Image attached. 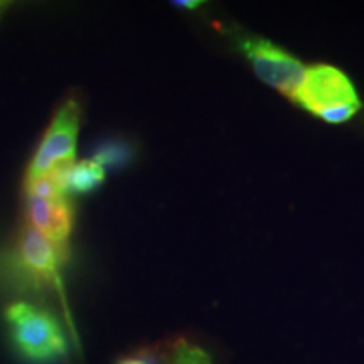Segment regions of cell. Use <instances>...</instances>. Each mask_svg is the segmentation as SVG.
Returning <instances> with one entry per match:
<instances>
[{
    "label": "cell",
    "mask_w": 364,
    "mask_h": 364,
    "mask_svg": "<svg viewBox=\"0 0 364 364\" xmlns=\"http://www.w3.org/2000/svg\"><path fill=\"white\" fill-rule=\"evenodd\" d=\"M238 46L263 83L279 90L285 97H292L306 73L300 59L272 41L255 36L241 38Z\"/></svg>",
    "instance_id": "277c9868"
},
{
    "label": "cell",
    "mask_w": 364,
    "mask_h": 364,
    "mask_svg": "<svg viewBox=\"0 0 364 364\" xmlns=\"http://www.w3.org/2000/svg\"><path fill=\"white\" fill-rule=\"evenodd\" d=\"M14 257H16L17 268L22 273H26L27 279H31L38 285L56 290L65 302L61 267L68 260V252L54 247L51 241H48L43 235H39L38 231L26 225L17 236Z\"/></svg>",
    "instance_id": "5b68a950"
},
{
    "label": "cell",
    "mask_w": 364,
    "mask_h": 364,
    "mask_svg": "<svg viewBox=\"0 0 364 364\" xmlns=\"http://www.w3.org/2000/svg\"><path fill=\"white\" fill-rule=\"evenodd\" d=\"M14 348L36 364H53L68 356V339L51 312L29 302H14L6 309Z\"/></svg>",
    "instance_id": "7a4b0ae2"
},
{
    "label": "cell",
    "mask_w": 364,
    "mask_h": 364,
    "mask_svg": "<svg viewBox=\"0 0 364 364\" xmlns=\"http://www.w3.org/2000/svg\"><path fill=\"white\" fill-rule=\"evenodd\" d=\"M6 7H7V4L0 2V14H2V12H4V9H6Z\"/></svg>",
    "instance_id": "8fae6325"
},
{
    "label": "cell",
    "mask_w": 364,
    "mask_h": 364,
    "mask_svg": "<svg viewBox=\"0 0 364 364\" xmlns=\"http://www.w3.org/2000/svg\"><path fill=\"white\" fill-rule=\"evenodd\" d=\"M135 157V147L130 140L125 139H107L97 145L93 150V161L108 169H122L129 166Z\"/></svg>",
    "instance_id": "ba28073f"
},
{
    "label": "cell",
    "mask_w": 364,
    "mask_h": 364,
    "mask_svg": "<svg viewBox=\"0 0 364 364\" xmlns=\"http://www.w3.org/2000/svg\"><path fill=\"white\" fill-rule=\"evenodd\" d=\"M290 100L332 125L351 120L361 108L353 81L344 71L331 65H316L306 70Z\"/></svg>",
    "instance_id": "6da1fadb"
},
{
    "label": "cell",
    "mask_w": 364,
    "mask_h": 364,
    "mask_svg": "<svg viewBox=\"0 0 364 364\" xmlns=\"http://www.w3.org/2000/svg\"><path fill=\"white\" fill-rule=\"evenodd\" d=\"M107 179L105 167L95 162L93 159L75 162L68 176V194L85 196L97 191Z\"/></svg>",
    "instance_id": "52a82bcc"
},
{
    "label": "cell",
    "mask_w": 364,
    "mask_h": 364,
    "mask_svg": "<svg viewBox=\"0 0 364 364\" xmlns=\"http://www.w3.org/2000/svg\"><path fill=\"white\" fill-rule=\"evenodd\" d=\"M174 6L179 9H188V11H193V9H198L199 6H203V2H188V0H186V2H182V0H179V2H176Z\"/></svg>",
    "instance_id": "30bf717a"
},
{
    "label": "cell",
    "mask_w": 364,
    "mask_h": 364,
    "mask_svg": "<svg viewBox=\"0 0 364 364\" xmlns=\"http://www.w3.org/2000/svg\"><path fill=\"white\" fill-rule=\"evenodd\" d=\"M81 125V103L76 98H66L58 107L51 124L44 132L39 147L27 166L26 181L38 179L61 164L75 162Z\"/></svg>",
    "instance_id": "3957f363"
},
{
    "label": "cell",
    "mask_w": 364,
    "mask_h": 364,
    "mask_svg": "<svg viewBox=\"0 0 364 364\" xmlns=\"http://www.w3.org/2000/svg\"><path fill=\"white\" fill-rule=\"evenodd\" d=\"M115 364H164V356L157 348H142L120 356Z\"/></svg>",
    "instance_id": "9c48e42d"
},
{
    "label": "cell",
    "mask_w": 364,
    "mask_h": 364,
    "mask_svg": "<svg viewBox=\"0 0 364 364\" xmlns=\"http://www.w3.org/2000/svg\"><path fill=\"white\" fill-rule=\"evenodd\" d=\"M27 226L51 241L54 247L68 252L75 226V209L66 196L58 198H26Z\"/></svg>",
    "instance_id": "8992f818"
}]
</instances>
